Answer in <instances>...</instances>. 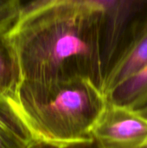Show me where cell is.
Listing matches in <instances>:
<instances>
[{
	"label": "cell",
	"mask_w": 147,
	"mask_h": 148,
	"mask_svg": "<svg viewBox=\"0 0 147 148\" xmlns=\"http://www.w3.org/2000/svg\"><path fill=\"white\" fill-rule=\"evenodd\" d=\"M4 38L20 82L82 76L101 90V14L90 1L33 0Z\"/></svg>",
	"instance_id": "6da1fadb"
},
{
	"label": "cell",
	"mask_w": 147,
	"mask_h": 148,
	"mask_svg": "<svg viewBox=\"0 0 147 148\" xmlns=\"http://www.w3.org/2000/svg\"><path fill=\"white\" fill-rule=\"evenodd\" d=\"M6 98L36 142L58 147L93 142V126L107 102L82 76L20 82Z\"/></svg>",
	"instance_id": "7a4b0ae2"
},
{
	"label": "cell",
	"mask_w": 147,
	"mask_h": 148,
	"mask_svg": "<svg viewBox=\"0 0 147 148\" xmlns=\"http://www.w3.org/2000/svg\"><path fill=\"white\" fill-rule=\"evenodd\" d=\"M88 1L101 14V56L105 81L112 69L147 32V0Z\"/></svg>",
	"instance_id": "3957f363"
},
{
	"label": "cell",
	"mask_w": 147,
	"mask_h": 148,
	"mask_svg": "<svg viewBox=\"0 0 147 148\" xmlns=\"http://www.w3.org/2000/svg\"><path fill=\"white\" fill-rule=\"evenodd\" d=\"M91 134L98 148H146L147 117L128 107L107 101Z\"/></svg>",
	"instance_id": "277c9868"
},
{
	"label": "cell",
	"mask_w": 147,
	"mask_h": 148,
	"mask_svg": "<svg viewBox=\"0 0 147 148\" xmlns=\"http://www.w3.org/2000/svg\"><path fill=\"white\" fill-rule=\"evenodd\" d=\"M147 65V32L118 62L106 77L101 91L106 95Z\"/></svg>",
	"instance_id": "5b68a950"
},
{
	"label": "cell",
	"mask_w": 147,
	"mask_h": 148,
	"mask_svg": "<svg viewBox=\"0 0 147 148\" xmlns=\"http://www.w3.org/2000/svg\"><path fill=\"white\" fill-rule=\"evenodd\" d=\"M36 142L6 96L0 95V148H29Z\"/></svg>",
	"instance_id": "8992f818"
},
{
	"label": "cell",
	"mask_w": 147,
	"mask_h": 148,
	"mask_svg": "<svg viewBox=\"0 0 147 148\" xmlns=\"http://www.w3.org/2000/svg\"><path fill=\"white\" fill-rule=\"evenodd\" d=\"M107 101L122 105L139 113L147 108V65L106 95Z\"/></svg>",
	"instance_id": "52a82bcc"
},
{
	"label": "cell",
	"mask_w": 147,
	"mask_h": 148,
	"mask_svg": "<svg viewBox=\"0 0 147 148\" xmlns=\"http://www.w3.org/2000/svg\"><path fill=\"white\" fill-rule=\"evenodd\" d=\"M20 82L19 72L11 49L4 36L0 37V95H8Z\"/></svg>",
	"instance_id": "ba28073f"
},
{
	"label": "cell",
	"mask_w": 147,
	"mask_h": 148,
	"mask_svg": "<svg viewBox=\"0 0 147 148\" xmlns=\"http://www.w3.org/2000/svg\"><path fill=\"white\" fill-rule=\"evenodd\" d=\"M23 7L22 0H0V37L4 36L16 24Z\"/></svg>",
	"instance_id": "9c48e42d"
},
{
	"label": "cell",
	"mask_w": 147,
	"mask_h": 148,
	"mask_svg": "<svg viewBox=\"0 0 147 148\" xmlns=\"http://www.w3.org/2000/svg\"><path fill=\"white\" fill-rule=\"evenodd\" d=\"M29 148H98L94 141L90 142V143H85V144H79V145H74V146H69V147H58L41 142H36L33 144Z\"/></svg>",
	"instance_id": "30bf717a"
},
{
	"label": "cell",
	"mask_w": 147,
	"mask_h": 148,
	"mask_svg": "<svg viewBox=\"0 0 147 148\" xmlns=\"http://www.w3.org/2000/svg\"><path fill=\"white\" fill-rule=\"evenodd\" d=\"M141 114H143V115H145V116H146L147 117V108L146 109V110H144V111H142L141 113H140Z\"/></svg>",
	"instance_id": "8fae6325"
},
{
	"label": "cell",
	"mask_w": 147,
	"mask_h": 148,
	"mask_svg": "<svg viewBox=\"0 0 147 148\" xmlns=\"http://www.w3.org/2000/svg\"><path fill=\"white\" fill-rule=\"evenodd\" d=\"M146 148H147V147H146Z\"/></svg>",
	"instance_id": "7c38bea8"
}]
</instances>
